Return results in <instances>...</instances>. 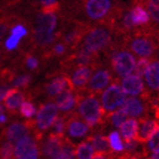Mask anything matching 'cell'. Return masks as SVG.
<instances>
[{"label": "cell", "mask_w": 159, "mask_h": 159, "mask_svg": "<svg viewBox=\"0 0 159 159\" xmlns=\"http://www.w3.org/2000/svg\"><path fill=\"white\" fill-rule=\"evenodd\" d=\"M138 127H139V122L135 118H129L125 119L124 123L119 126V132L125 141H131L136 139Z\"/></svg>", "instance_id": "603a6c76"}, {"label": "cell", "mask_w": 159, "mask_h": 159, "mask_svg": "<svg viewBox=\"0 0 159 159\" xmlns=\"http://www.w3.org/2000/svg\"><path fill=\"white\" fill-rule=\"evenodd\" d=\"M7 122V117L5 114H0V124H3V123Z\"/></svg>", "instance_id": "f6af8a7d"}, {"label": "cell", "mask_w": 159, "mask_h": 159, "mask_svg": "<svg viewBox=\"0 0 159 159\" xmlns=\"http://www.w3.org/2000/svg\"><path fill=\"white\" fill-rule=\"evenodd\" d=\"M65 132H66V116H58L52 124V133L58 135H64Z\"/></svg>", "instance_id": "1f68e13d"}, {"label": "cell", "mask_w": 159, "mask_h": 159, "mask_svg": "<svg viewBox=\"0 0 159 159\" xmlns=\"http://www.w3.org/2000/svg\"><path fill=\"white\" fill-rule=\"evenodd\" d=\"M50 159H75V146L67 138H65L63 149Z\"/></svg>", "instance_id": "4316f807"}, {"label": "cell", "mask_w": 159, "mask_h": 159, "mask_svg": "<svg viewBox=\"0 0 159 159\" xmlns=\"http://www.w3.org/2000/svg\"><path fill=\"white\" fill-rule=\"evenodd\" d=\"M123 91L131 97L135 96H146V85L143 83L141 76L136 74H131L129 76H125L122 79L120 82Z\"/></svg>", "instance_id": "4fadbf2b"}, {"label": "cell", "mask_w": 159, "mask_h": 159, "mask_svg": "<svg viewBox=\"0 0 159 159\" xmlns=\"http://www.w3.org/2000/svg\"><path fill=\"white\" fill-rule=\"evenodd\" d=\"M57 39V35L53 32H43V31H33V40L35 44L40 47L49 46Z\"/></svg>", "instance_id": "484cf974"}, {"label": "cell", "mask_w": 159, "mask_h": 159, "mask_svg": "<svg viewBox=\"0 0 159 159\" xmlns=\"http://www.w3.org/2000/svg\"><path fill=\"white\" fill-rule=\"evenodd\" d=\"M89 140L92 143L96 155H103L107 157L113 156V150L110 148L109 140L106 135L102 134H96V135L89 136Z\"/></svg>", "instance_id": "44dd1931"}, {"label": "cell", "mask_w": 159, "mask_h": 159, "mask_svg": "<svg viewBox=\"0 0 159 159\" xmlns=\"http://www.w3.org/2000/svg\"><path fill=\"white\" fill-rule=\"evenodd\" d=\"M136 59L132 52L129 50L120 49L116 50L111 56V67L115 74L119 77L129 76L133 73L135 68Z\"/></svg>", "instance_id": "277c9868"}, {"label": "cell", "mask_w": 159, "mask_h": 159, "mask_svg": "<svg viewBox=\"0 0 159 159\" xmlns=\"http://www.w3.org/2000/svg\"><path fill=\"white\" fill-rule=\"evenodd\" d=\"M57 26L56 13H41L37 16L34 30L43 32H53Z\"/></svg>", "instance_id": "d6986e66"}, {"label": "cell", "mask_w": 159, "mask_h": 159, "mask_svg": "<svg viewBox=\"0 0 159 159\" xmlns=\"http://www.w3.org/2000/svg\"><path fill=\"white\" fill-rule=\"evenodd\" d=\"M120 108L125 111L127 117H131V118L141 117L147 110V106L144 105V102L135 97L126 98L125 102L123 103V106Z\"/></svg>", "instance_id": "ac0fdd59"}, {"label": "cell", "mask_w": 159, "mask_h": 159, "mask_svg": "<svg viewBox=\"0 0 159 159\" xmlns=\"http://www.w3.org/2000/svg\"><path fill=\"white\" fill-rule=\"evenodd\" d=\"M158 127H159V120L143 117V118H141L139 120L136 140L141 143L148 142L150 140V138L157 132Z\"/></svg>", "instance_id": "9a60e30c"}, {"label": "cell", "mask_w": 159, "mask_h": 159, "mask_svg": "<svg viewBox=\"0 0 159 159\" xmlns=\"http://www.w3.org/2000/svg\"><path fill=\"white\" fill-rule=\"evenodd\" d=\"M146 6L149 16L155 23L159 24V0H146Z\"/></svg>", "instance_id": "f1b7e54d"}, {"label": "cell", "mask_w": 159, "mask_h": 159, "mask_svg": "<svg viewBox=\"0 0 159 159\" xmlns=\"http://www.w3.org/2000/svg\"><path fill=\"white\" fill-rule=\"evenodd\" d=\"M25 61H26L27 67H29V68H31V70H34V68H37L38 64H39V63H38L37 58H34V57L31 56V55H27Z\"/></svg>", "instance_id": "ab89813d"}, {"label": "cell", "mask_w": 159, "mask_h": 159, "mask_svg": "<svg viewBox=\"0 0 159 159\" xmlns=\"http://www.w3.org/2000/svg\"><path fill=\"white\" fill-rule=\"evenodd\" d=\"M147 146H148V150L151 151V152L159 148V127L157 129V132L150 138V140L147 143Z\"/></svg>", "instance_id": "e575fe53"}, {"label": "cell", "mask_w": 159, "mask_h": 159, "mask_svg": "<svg viewBox=\"0 0 159 159\" xmlns=\"http://www.w3.org/2000/svg\"><path fill=\"white\" fill-rule=\"evenodd\" d=\"M94 153L96 151L89 138L75 147V159H92Z\"/></svg>", "instance_id": "cb8c5ba5"}, {"label": "cell", "mask_w": 159, "mask_h": 159, "mask_svg": "<svg viewBox=\"0 0 159 159\" xmlns=\"http://www.w3.org/2000/svg\"><path fill=\"white\" fill-rule=\"evenodd\" d=\"M129 49L140 58H150L156 52L157 44L155 40L147 33L135 34L129 42Z\"/></svg>", "instance_id": "5b68a950"}, {"label": "cell", "mask_w": 159, "mask_h": 159, "mask_svg": "<svg viewBox=\"0 0 159 159\" xmlns=\"http://www.w3.org/2000/svg\"><path fill=\"white\" fill-rule=\"evenodd\" d=\"M67 88H70V89L74 90L70 79L68 76H59L53 79L51 82L47 84L46 91L50 97H57Z\"/></svg>", "instance_id": "ffe728a7"}, {"label": "cell", "mask_w": 159, "mask_h": 159, "mask_svg": "<svg viewBox=\"0 0 159 159\" xmlns=\"http://www.w3.org/2000/svg\"><path fill=\"white\" fill-rule=\"evenodd\" d=\"M156 117H157V120H159V106L156 107Z\"/></svg>", "instance_id": "7dc6e473"}, {"label": "cell", "mask_w": 159, "mask_h": 159, "mask_svg": "<svg viewBox=\"0 0 159 159\" xmlns=\"http://www.w3.org/2000/svg\"><path fill=\"white\" fill-rule=\"evenodd\" d=\"M107 117H109L111 125L115 126V127H118V129H119V126L124 123V120L126 119L127 115H126L125 111H124L122 108H118V109H116L115 111H113L111 114H109Z\"/></svg>", "instance_id": "f546056e"}, {"label": "cell", "mask_w": 159, "mask_h": 159, "mask_svg": "<svg viewBox=\"0 0 159 159\" xmlns=\"http://www.w3.org/2000/svg\"><path fill=\"white\" fill-rule=\"evenodd\" d=\"M35 113H37V108L34 106V103L31 101L25 100L20 107V114L25 118H32L35 115Z\"/></svg>", "instance_id": "4dcf8cb0"}, {"label": "cell", "mask_w": 159, "mask_h": 159, "mask_svg": "<svg viewBox=\"0 0 159 159\" xmlns=\"http://www.w3.org/2000/svg\"><path fill=\"white\" fill-rule=\"evenodd\" d=\"M15 159H39L40 148L32 136L27 135L20 139L14 146Z\"/></svg>", "instance_id": "ba28073f"}, {"label": "cell", "mask_w": 159, "mask_h": 159, "mask_svg": "<svg viewBox=\"0 0 159 159\" xmlns=\"http://www.w3.org/2000/svg\"><path fill=\"white\" fill-rule=\"evenodd\" d=\"M30 82H31V76H29V75H23V76L16 77L15 81H14V84H15V86L18 89V88H25Z\"/></svg>", "instance_id": "8d00e7d4"}, {"label": "cell", "mask_w": 159, "mask_h": 159, "mask_svg": "<svg viewBox=\"0 0 159 159\" xmlns=\"http://www.w3.org/2000/svg\"><path fill=\"white\" fill-rule=\"evenodd\" d=\"M56 105L58 109L63 113H70L76 106V93H74V90L70 88L65 89L61 93L56 97Z\"/></svg>", "instance_id": "2e32d148"}, {"label": "cell", "mask_w": 159, "mask_h": 159, "mask_svg": "<svg viewBox=\"0 0 159 159\" xmlns=\"http://www.w3.org/2000/svg\"><path fill=\"white\" fill-rule=\"evenodd\" d=\"M7 30V25H5V24H0V38L2 37L3 33L6 32Z\"/></svg>", "instance_id": "ee69618b"}, {"label": "cell", "mask_w": 159, "mask_h": 159, "mask_svg": "<svg viewBox=\"0 0 159 159\" xmlns=\"http://www.w3.org/2000/svg\"><path fill=\"white\" fill-rule=\"evenodd\" d=\"M3 113H5V106L0 105V114H3Z\"/></svg>", "instance_id": "681fc988"}, {"label": "cell", "mask_w": 159, "mask_h": 159, "mask_svg": "<svg viewBox=\"0 0 159 159\" xmlns=\"http://www.w3.org/2000/svg\"><path fill=\"white\" fill-rule=\"evenodd\" d=\"M148 159H159V148L155 150V151H152L151 156H150Z\"/></svg>", "instance_id": "60d3db41"}, {"label": "cell", "mask_w": 159, "mask_h": 159, "mask_svg": "<svg viewBox=\"0 0 159 159\" xmlns=\"http://www.w3.org/2000/svg\"><path fill=\"white\" fill-rule=\"evenodd\" d=\"M76 107L80 117L89 126H96L103 122L105 113L96 93L88 92L83 96L79 91L76 93Z\"/></svg>", "instance_id": "6da1fadb"}, {"label": "cell", "mask_w": 159, "mask_h": 159, "mask_svg": "<svg viewBox=\"0 0 159 159\" xmlns=\"http://www.w3.org/2000/svg\"><path fill=\"white\" fill-rule=\"evenodd\" d=\"M93 68H94V65H79L74 67L72 76L70 77L74 90L82 91L86 89L88 83L92 76Z\"/></svg>", "instance_id": "30bf717a"}, {"label": "cell", "mask_w": 159, "mask_h": 159, "mask_svg": "<svg viewBox=\"0 0 159 159\" xmlns=\"http://www.w3.org/2000/svg\"><path fill=\"white\" fill-rule=\"evenodd\" d=\"M126 100V93L123 91L120 84L117 82H113L109 86H107L101 93L100 102L102 106L105 116L120 108Z\"/></svg>", "instance_id": "3957f363"}, {"label": "cell", "mask_w": 159, "mask_h": 159, "mask_svg": "<svg viewBox=\"0 0 159 159\" xmlns=\"http://www.w3.org/2000/svg\"><path fill=\"white\" fill-rule=\"evenodd\" d=\"M64 141H65V135H58L52 132L50 133L41 146V152L44 156V158L50 159L53 156H56L63 149Z\"/></svg>", "instance_id": "5bb4252c"}, {"label": "cell", "mask_w": 159, "mask_h": 159, "mask_svg": "<svg viewBox=\"0 0 159 159\" xmlns=\"http://www.w3.org/2000/svg\"><path fill=\"white\" fill-rule=\"evenodd\" d=\"M122 26L124 30L129 31V30H132L133 27L135 26L134 23H133L132 20V16H131V11H126L122 17Z\"/></svg>", "instance_id": "836d02e7"}, {"label": "cell", "mask_w": 159, "mask_h": 159, "mask_svg": "<svg viewBox=\"0 0 159 159\" xmlns=\"http://www.w3.org/2000/svg\"><path fill=\"white\" fill-rule=\"evenodd\" d=\"M111 8L110 0H86L84 3V10L86 16L91 20H102L109 14Z\"/></svg>", "instance_id": "9c48e42d"}, {"label": "cell", "mask_w": 159, "mask_h": 159, "mask_svg": "<svg viewBox=\"0 0 159 159\" xmlns=\"http://www.w3.org/2000/svg\"><path fill=\"white\" fill-rule=\"evenodd\" d=\"M150 60L149 58H140L135 64V68H134V74L139 75V76L142 77L146 73L147 68L149 66Z\"/></svg>", "instance_id": "d6a6232c"}, {"label": "cell", "mask_w": 159, "mask_h": 159, "mask_svg": "<svg viewBox=\"0 0 159 159\" xmlns=\"http://www.w3.org/2000/svg\"><path fill=\"white\" fill-rule=\"evenodd\" d=\"M66 116V132L70 138L80 139L85 136L90 131V126L76 114L65 115Z\"/></svg>", "instance_id": "8fae6325"}, {"label": "cell", "mask_w": 159, "mask_h": 159, "mask_svg": "<svg viewBox=\"0 0 159 159\" xmlns=\"http://www.w3.org/2000/svg\"><path fill=\"white\" fill-rule=\"evenodd\" d=\"M157 55H158V58H159V48H158V52H157Z\"/></svg>", "instance_id": "f907efd6"}, {"label": "cell", "mask_w": 159, "mask_h": 159, "mask_svg": "<svg viewBox=\"0 0 159 159\" xmlns=\"http://www.w3.org/2000/svg\"><path fill=\"white\" fill-rule=\"evenodd\" d=\"M58 107L56 102H47L41 105L39 110L37 111V117L34 120L35 129L41 134V132L47 131L51 127L58 117Z\"/></svg>", "instance_id": "8992f818"}, {"label": "cell", "mask_w": 159, "mask_h": 159, "mask_svg": "<svg viewBox=\"0 0 159 159\" xmlns=\"http://www.w3.org/2000/svg\"><path fill=\"white\" fill-rule=\"evenodd\" d=\"M129 159H141V158H140V156H138V155H133V156H131Z\"/></svg>", "instance_id": "c3c4849f"}, {"label": "cell", "mask_w": 159, "mask_h": 159, "mask_svg": "<svg viewBox=\"0 0 159 159\" xmlns=\"http://www.w3.org/2000/svg\"><path fill=\"white\" fill-rule=\"evenodd\" d=\"M108 140H109V144L113 152H124L125 147H124V143L122 141L120 133H118L117 131H114L109 134Z\"/></svg>", "instance_id": "83f0119b"}, {"label": "cell", "mask_w": 159, "mask_h": 159, "mask_svg": "<svg viewBox=\"0 0 159 159\" xmlns=\"http://www.w3.org/2000/svg\"><path fill=\"white\" fill-rule=\"evenodd\" d=\"M24 101H25V94L17 88L7 90L6 94L3 97V106L10 113H16Z\"/></svg>", "instance_id": "e0dca14e"}, {"label": "cell", "mask_w": 159, "mask_h": 159, "mask_svg": "<svg viewBox=\"0 0 159 159\" xmlns=\"http://www.w3.org/2000/svg\"><path fill=\"white\" fill-rule=\"evenodd\" d=\"M26 33H27V31L23 25H15V26L11 29V34L20 38V39H22L23 37H25Z\"/></svg>", "instance_id": "74e56055"}, {"label": "cell", "mask_w": 159, "mask_h": 159, "mask_svg": "<svg viewBox=\"0 0 159 159\" xmlns=\"http://www.w3.org/2000/svg\"><path fill=\"white\" fill-rule=\"evenodd\" d=\"M92 159H109L107 156H103V155H94Z\"/></svg>", "instance_id": "bcb514c9"}, {"label": "cell", "mask_w": 159, "mask_h": 159, "mask_svg": "<svg viewBox=\"0 0 159 159\" xmlns=\"http://www.w3.org/2000/svg\"><path fill=\"white\" fill-rule=\"evenodd\" d=\"M66 48L67 47L65 46L63 42L57 43V44H55L52 48V53L53 55H56V56H61V55H64V53L66 52Z\"/></svg>", "instance_id": "f35d334b"}, {"label": "cell", "mask_w": 159, "mask_h": 159, "mask_svg": "<svg viewBox=\"0 0 159 159\" xmlns=\"http://www.w3.org/2000/svg\"><path fill=\"white\" fill-rule=\"evenodd\" d=\"M6 92H7V89L6 88H0V101L1 100H3V97H5V94H6Z\"/></svg>", "instance_id": "7bdbcfd3"}, {"label": "cell", "mask_w": 159, "mask_h": 159, "mask_svg": "<svg viewBox=\"0 0 159 159\" xmlns=\"http://www.w3.org/2000/svg\"><path fill=\"white\" fill-rule=\"evenodd\" d=\"M83 49L90 52L98 53L102 51L111 43V32L106 26H96L89 30L83 38Z\"/></svg>", "instance_id": "7a4b0ae2"}, {"label": "cell", "mask_w": 159, "mask_h": 159, "mask_svg": "<svg viewBox=\"0 0 159 159\" xmlns=\"http://www.w3.org/2000/svg\"><path fill=\"white\" fill-rule=\"evenodd\" d=\"M113 81V76L108 70H98L96 73L92 74V76L90 79L86 90L88 92L91 93H100L102 90H105L107 86H109Z\"/></svg>", "instance_id": "7c38bea8"}, {"label": "cell", "mask_w": 159, "mask_h": 159, "mask_svg": "<svg viewBox=\"0 0 159 159\" xmlns=\"http://www.w3.org/2000/svg\"><path fill=\"white\" fill-rule=\"evenodd\" d=\"M31 131H34L39 139L41 138L40 133L35 129V124H34L33 120H29L26 123H20V122L13 123L11 125L7 127L3 134H5V138H6V140L8 142L16 144L20 139L30 135Z\"/></svg>", "instance_id": "52a82bcc"}, {"label": "cell", "mask_w": 159, "mask_h": 159, "mask_svg": "<svg viewBox=\"0 0 159 159\" xmlns=\"http://www.w3.org/2000/svg\"><path fill=\"white\" fill-rule=\"evenodd\" d=\"M129 11H131L132 20L135 26L146 25V24L149 23L150 16H149V14H148V11L143 8V6H141V5H135Z\"/></svg>", "instance_id": "d4e9b609"}, {"label": "cell", "mask_w": 159, "mask_h": 159, "mask_svg": "<svg viewBox=\"0 0 159 159\" xmlns=\"http://www.w3.org/2000/svg\"><path fill=\"white\" fill-rule=\"evenodd\" d=\"M20 38L16 37V35H14V34H10V37L6 40V43H5V46L8 50H14L16 49L18 44H20Z\"/></svg>", "instance_id": "d590c367"}, {"label": "cell", "mask_w": 159, "mask_h": 159, "mask_svg": "<svg viewBox=\"0 0 159 159\" xmlns=\"http://www.w3.org/2000/svg\"><path fill=\"white\" fill-rule=\"evenodd\" d=\"M57 2L56 0H41V3H42V6H48V5H52V3Z\"/></svg>", "instance_id": "b9f144b4"}, {"label": "cell", "mask_w": 159, "mask_h": 159, "mask_svg": "<svg viewBox=\"0 0 159 159\" xmlns=\"http://www.w3.org/2000/svg\"><path fill=\"white\" fill-rule=\"evenodd\" d=\"M144 77L150 89L159 91V60H155L149 64L144 73Z\"/></svg>", "instance_id": "7402d4cb"}]
</instances>
